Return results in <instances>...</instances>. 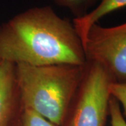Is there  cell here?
I'll return each mask as SVG.
<instances>
[{"label":"cell","mask_w":126,"mask_h":126,"mask_svg":"<svg viewBox=\"0 0 126 126\" xmlns=\"http://www.w3.org/2000/svg\"><path fill=\"white\" fill-rule=\"evenodd\" d=\"M0 61L33 66L87 63L73 23L49 6L28 9L0 25Z\"/></svg>","instance_id":"cell-1"},{"label":"cell","mask_w":126,"mask_h":126,"mask_svg":"<svg viewBox=\"0 0 126 126\" xmlns=\"http://www.w3.org/2000/svg\"><path fill=\"white\" fill-rule=\"evenodd\" d=\"M85 65L16 64L24 109L32 110L55 126H60L81 83Z\"/></svg>","instance_id":"cell-2"},{"label":"cell","mask_w":126,"mask_h":126,"mask_svg":"<svg viewBox=\"0 0 126 126\" xmlns=\"http://www.w3.org/2000/svg\"><path fill=\"white\" fill-rule=\"evenodd\" d=\"M112 82L99 64L87 61L81 83L60 126H105Z\"/></svg>","instance_id":"cell-3"},{"label":"cell","mask_w":126,"mask_h":126,"mask_svg":"<svg viewBox=\"0 0 126 126\" xmlns=\"http://www.w3.org/2000/svg\"><path fill=\"white\" fill-rule=\"evenodd\" d=\"M83 48L87 61L99 64L114 82L126 83V23L109 27L92 25Z\"/></svg>","instance_id":"cell-4"},{"label":"cell","mask_w":126,"mask_h":126,"mask_svg":"<svg viewBox=\"0 0 126 126\" xmlns=\"http://www.w3.org/2000/svg\"><path fill=\"white\" fill-rule=\"evenodd\" d=\"M23 110L16 64L0 61V126H19Z\"/></svg>","instance_id":"cell-5"},{"label":"cell","mask_w":126,"mask_h":126,"mask_svg":"<svg viewBox=\"0 0 126 126\" xmlns=\"http://www.w3.org/2000/svg\"><path fill=\"white\" fill-rule=\"evenodd\" d=\"M126 6V0H102L94 9L83 17L74 18L73 25L81 38L83 45L86 34L92 25L97 23L106 15Z\"/></svg>","instance_id":"cell-6"},{"label":"cell","mask_w":126,"mask_h":126,"mask_svg":"<svg viewBox=\"0 0 126 126\" xmlns=\"http://www.w3.org/2000/svg\"><path fill=\"white\" fill-rule=\"evenodd\" d=\"M59 6L68 9L74 18L83 17L89 13L91 8L102 0H50Z\"/></svg>","instance_id":"cell-7"},{"label":"cell","mask_w":126,"mask_h":126,"mask_svg":"<svg viewBox=\"0 0 126 126\" xmlns=\"http://www.w3.org/2000/svg\"><path fill=\"white\" fill-rule=\"evenodd\" d=\"M18 126H57L35 111L24 109Z\"/></svg>","instance_id":"cell-8"},{"label":"cell","mask_w":126,"mask_h":126,"mask_svg":"<svg viewBox=\"0 0 126 126\" xmlns=\"http://www.w3.org/2000/svg\"><path fill=\"white\" fill-rule=\"evenodd\" d=\"M109 115L111 126H126V121L122 114L120 103L111 95L109 101Z\"/></svg>","instance_id":"cell-9"},{"label":"cell","mask_w":126,"mask_h":126,"mask_svg":"<svg viewBox=\"0 0 126 126\" xmlns=\"http://www.w3.org/2000/svg\"><path fill=\"white\" fill-rule=\"evenodd\" d=\"M110 94L121 104L126 116V83L112 82L109 86Z\"/></svg>","instance_id":"cell-10"}]
</instances>
